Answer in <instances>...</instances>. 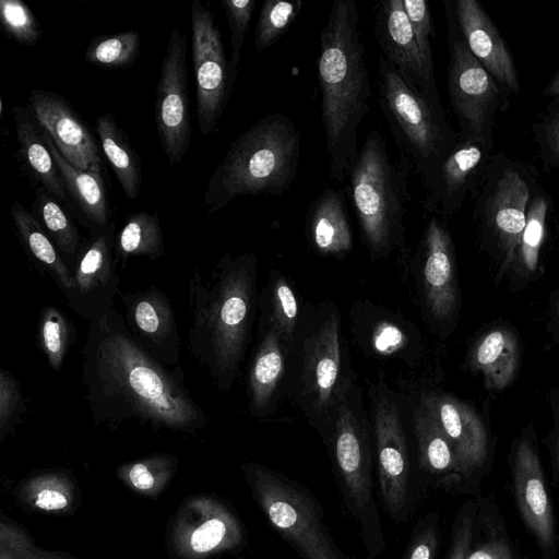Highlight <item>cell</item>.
Returning <instances> with one entry per match:
<instances>
[{"mask_svg":"<svg viewBox=\"0 0 559 559\" xmlns=\"http://www.w3.org/2000/svg\"><path fill=\"white\" fill-rule=\"evenodd\" d=\"M81 372L96 426L115 428L138 420L155 430L193 432L206 424L183 369L162 364L140 346L115 308L88 324Z\"/></svg>","mask_w":559,"mask_h":559,"instance_id":"1","label":"cell"},{"mask_svg":"<svg viewBox=\"0 0 559 559\" xmlns=\"http://www.w3.org/2000/svg\"><path fill=\"white\" fill-rule=\"evenodd\" d=\"M257 277L253 252H226L207 278L195 266L188 282L189 349L222 393L236 382L251 338Z\"/></svg>","mask_w":559,"mask_h":559,"instance_id":"2","label":"cell"},{"mask_svg":"<svg viewBox=\"0 0 559 559\" xmlns=\"http://www.w3.org/2000/svg\"><path fill=\"white\" fill-rule=\"evenodd\" d=\"M355 0H335L320 33L317 60L328 177L344 183L358 153V130L371 109V85Z\"/></svg>","mask_w":559,"mask_h":559,"instance_id":"3","label":"cell"},{"mask_svg":"<svg viewBox=\"0 0 559 559\" xmlns=\"http://www.w3.org/2000/svg\"><path fill=\"white\" fill-rule=\"evenodd\" d=\"M300 158L294 121L267 114L241 132L212 173L203 198L207 214L242 195L281 197L293 186Z\"/></svg>","mask_w":559,"mask_h":559,"instance_id":"4","label":"cell"},{"mask_svg":"<svg viewBox=\"0 0 559 559\" xmlns=\"http://www.w3.org/2000/svg\"><path fill=\"white\" fill-rule=\"evenodd\" d=\"M378 99L407 175L421 182L427 212L436 210L441 166L455 146L443 115L419 96L397 71L380 56Z\"/></svg>","mask_w":559,"mask_h":559,"instance_id":"5","label":"cell"},{"mask_svg":"<svg viewBox=\"0 0 559 559\" xmlns=\"http://www.w3.org/2000/svg\"><path fill=\"white\" fill-rule=\"evenodd\" d=\"M407 173L379 130L368 132L348 173V197L372 259L405 251L404 218L411 201Z\"/></svg>","mask_w":559,"mask_h":559,"instance_id":"6","label":"cell"},{"mask_svg":"<svg viewBox=\"0 0 559 559\" xmlns=\"http://www.w3.org/2000/svg\"><path fill=\"white\" fill-rule=\"evenodd\" d=\"M356 389L352 383L342 391L332 420L320 436L345 508L357 524L366 558L377 559L386 542L374 496L370 436Z\"/></svg>","mask_w":559,"mask_h":559,"instance_id":"7","label":"cell"},{"mask_svg":"<svg viewBox=\"0 0 559 559\" xmlns=\"http://www.w3.org/2000/svg\"><path fill=\"white\" fill-rule=\"evenodd\" d=\"M340 319L334 304H320L299 322L292 345L297 352L294 395L320 435L332 420L340 394L353 383L346 372Z\"/></svg>","mask_w":559,"mask_h":559,"instance_id":"8","label":"cell"},{"mask_svg":"<svg viewBox=\"0 0 559 559\" xmlns=\"http://www.w3.org/2000/svg\"><path fill=\"white\" fill-rule=\"evenodd\" d=\"M254 497L277 535L301 559H348L331 534L317 497L304 484L272 467H246Z\"/></svg>","mask_w":559,"mask_h":559,"instance_id":"9","label":"cell"},{"mask_svg":"<svg viewBox=\"0 0 559 559\" xmlns=\"http://www.w3.org/2000/svg\"><path fill=\"white\" fill-rule=\"evenodd\" d=\"M445 4L450 50L447 74L449 98L463 140L488 141L499 105V88L492 76L467 48L450 2Z\"/></svg>","mask_w":559,"mask_h":559,"instance_id":"10","label":"cell"},{"mask_svg":"<svg viewBox=\"0 0 559 559\" xmlns=\"http://www.w3.org/2000/svg\"><path fill=\"white\" fill-rule=\"evenodd\" d=\"M509 467L510 492L524 527L534 539L542 559H556L559 550L557 522L532 430L523 431L515 439Z\"/></svg>","mask_w":559,"mask_h":559,"instance_id":"11","label":"cell"},{"mask_svg":"<svg viewBox=\"0 0 559 559\" xmlns=\"http://www.w3.org/2000/svg\"><path fill=\"white\" fill-rule=\"evenodd\" d=\"M379 495L385 514L396 524L411 515L409 457L399 406L386 391L374 389L371 403Z\"/></svg>","mask_w":559,"mask_h":559,"instance_id":"12","label":"cell"},{"mask_svg":"<svg viewBox=\"0 0 559 559\" xmlns=\"http://www.w3.org/2000/svg\"><path fill=\"white\" fill-rule=\"evenodd\" d=\"M191 33L197 119L201 133L207 136L216 129L235 83L214 14L200 0L191 5Z\"/></svg>","mask_w":559,"mask_h":559,"instance_id":"13","label":"cell"},{"mask_svg":"<svg viewBox=\"0 0 559 559\" xmlns=\"http://www.w3.org/2000/svg\"><path fill=\"white\" fill-rule=\"evenodd\" d=\"M187 39L171 28L156 86L155 122L163 151L171 166L186 156L191 139L188 97Z\"/></svg>","mask_w":559,"mask_h":559,"instance_id":"14","label":"cell"},{"mask_svg":"<svg viewBox=\"0 0 559 559\" xmlns=\"http://www.w3.org/2000/svg\"><path fill=\"white\" fill-rule=\"evenodd\" d=\"M115 225L94 229L81 243L72 265V287L64 297L69 307L90 323L114 308L120 277L115 255Z\"/></svg>","mask_w":559,"mask_h":559,"instance_id":"15","label":"cell"},{"mask_svg":"<svg viewBox=\"0 0 559 559\" xmlns=\"http://www.w3.org/2000/svg\"><path fill=\"white\" fill-rule=\"evenodd\" d=\"M420 405L432 415L451 442L469 497L480 496L491 462L490 439L483 420L469 405L449 394L428 393L421 397Z\"/></svg>","mask_w":559,"mask_h":559,"instance_id":"16","label":"cell"},{"mask_svg":"<svg viewBox=\"0 0 559 559\" xmlns=\"http://www.w3.org/2000/svg\"><path fill=\"white\" fill-rule=\"evenodd\" d=\"M374 37L383 57L403 80L431 107L443 115L436 78L421 58L403 0H385L374 8ZM444 116V115H443Z\"/></svg>","mask_w":559,"mask_h":559,"instance_id":"17","label":"cell"},{"mask_svg":"<svg viewBox=\"0 0 559 559\" xmlns=\"http://www.w3.org/2000/svg\"><path fill=\"white\" fill-rule=\"evenodd\" d=\"M118 293L124 307L126 325L135 342L162 364L178 366L181 343L168 296L155 285Z\"/></svg>","mask_w":559,"mask_h":559,"instance_id":"18","label":"cell"},{"mask_svg":"<svg viewBox=\"0 0 559 559\" xmlns=\"http://www.w3.org/2000/svg\"><path fill=\"white\" fill-rule=\"evenodd\" d=\"M479 201L483 227L493 240L504 270L516 259L526 224L528 186L513 168H504Z\"/></svg>","mask_w":559,"mask_h":559,"instance_id":"19","label":"cell"},{"mask_svg":"<svg viewBox=\"0 0 559 559\" xmlns=\"http://www.w3.org/2000/svg\"><path fill=\"white\" fill-rule=\"evenodd\" d=\"M28 102L40 128L72 166L102 174L103 164L96 141L64 97L55 92L33 88Z\"/></svg>","mask_w":559,"mask_h":559,"instance_id":"20","label":"cell"},{"mask_svg":"<svg viewBox=\"0 0 559 559\" xmlns=\"http://www.w3.org/2000/svg\"><path fill=\"white\" fill-rule=\"evenodd\" d=\"M423 286L426 307L433 319L450 320L459 307L452 239L443 221L429 217L420 242Z\"/></svg>","mask_w":559,"mask_h":559,"instance_id":"21","label":"cell"},{"mask_svg":"<svg viewBox=\"0 0 559 559\" xmlns=\"http://www.w3.org/2000/svg\"><path fill=\"white\" fill-rule=\"evenodd\" d=\"M460 33L484 69L503 87L520 92L516 67L500 33L476 0H455L450 3Z\"/></svg>","mask_w":559,"mask_h":559,"instance_id":"22","label":"cell"},{"mask_svg":"<svg viewBox=\"0 0 559 559\" xmlns=\"http://www.w3.org/2000/svg\"><path fill=\"white\" fill-rule=\"evenodd\" d=\"M414 431L418 465L431 485L440 490L469 497L455 451L432 415L421 405L415 413Z\"/></svg>","mask_w":559,"mask_h":559,"instance_id":"23","label":"cell"},{"mask_svg":"<svg viewBox=\"0 0 559 559\" xmlns=\"http://www.w3.org/2000/svg\"><path fill=\"white\" fill-rule=\"evenodd\" d=\"M259 336L248 367L247 396L250 414L262 418L271 411L285 376L288 349L278 331L270 324L260 323Z\"/></svg>","mask_w":559,"mask_h":559,"instance_id":"24","label":"cell"},{"mask_svg":"<svg viewBox=\"0 0 559 559\" xmlns=\"http://www.w3.org/2000/svg\"><path fill=\"white\" fill-rule=\"evenodd\" d=\"M306 236L310 248L321 255L342 257L352 250L347 203L340 190L326 187L310 204Z\"/></svg>","mask_w":559,"mask_h":559,"instance_id":"25","label":"cell"},{"mask_svg":"<svg viewBox=\"0 0 559 559\" xmlns=\"http://www.w3.org/2000/svg\"><path fill=\"white\" fill-rule=\"evenodd\" d=\"M489 142L467 139L456 143L444 159L439 179L436 210L443 218L456 212L485 162Z\"/></svg>","mask_w":559,"mask_h":559,"instance_id":"26","label":"cell"},{"mask_svg":"<svg viewBox=\"0 0 559 559\" xmlns=\"http://www.w3.org/2000/svg\"><path fill=\"white\" fill-rule=\"evenodd\" d=\"M467 559H530L512 537L493 493L476 497Z\"/></svg>","mask_w":559,"mask_h":559,"instance_id":"27","label":"cell"},{"mask_svg":"<svg viewBox=\"0 0 559 559\" xmlns=\"http://www.w3.org/2000/svg\"><path fill=\"white\" fill-rule=\"evenodd\" d=\"M20 155L32 176L52 195L67 198L63 180L45 141L44 131L31 107L14 106L11 110Z\"/></svg>","mask_w":559,"mask_h":559,"instance_id":"28","label":"cell"},{"mask_svg":"<svg viewBox=\"0 0 559 559\" xmlns=\"http://www.w3.org/2000/svg\"><path fill=\"white\" fill-rule=\"evenodd\" d=\"M44 136L61 175L64 188L92 225L91 231L109 225L110 207L108 191L102 174L82 170L72 166L61 155L51 138L45 131Z\"/></svg>","mask_w":559,"mask_h":559,"instance_id":"29","label":"cell"},{"mask_svg":"<svg viewBox=\"0 0 559 559\" xmlns=\"http://www.w3.org/2000/svg\"><path fill=\"white\" fill-rule=\"evenodd\" d=\"M471 365L483 374L487 389H506L513 381L519 366V344L514 333L507 328L485 333L473 347Z\"/></svg>","mask_w":559,"mask_h":559,"instance_id":"30","label":"cell"},{"mask_svg":"<svg viewBox=\"0 0 559 559\" xmlns=\"http://www.w3.org/2000/svg\"><path fill=\"white\" fill-rule=\"evenodd\" d=\"M17 237L26 253L53 280L66 297L72 287V270L35 216L21 203L11 205Z\"/></svg>","mask_w":559,"mask_h":559,"instance_id":"31","label":"cell"},{"mask_svg":"<svg viewBox=\"0 0 559 559\" xmlns=\"http://www.w3.org/2000/svg\"><path fill=\"white\" fill-rule=\"evenodd\" d=\"M95 130L124 195L134 200L141 190L142 168L129 138L108 111L97 117Z\"/></svg>","mask_w":559,"mask_h":559,"instance_id":"32","label":"cell"},{"mask_svg":"<svg viewBox=\"0 0 559 559\" xmlns=\"http://www.w3.org/2000/svg\"><path fill=\"white\" fill-rule=\"evenodd\" d=\"M259 301L260 323L276 329L289 353L300 316L296 294L286 277L273 270Z\"/></svg>","mask_w":559,"mask_h":559,"instance_id":"33","label":"cell"},{"mask_svg":"<svg viewBox=\"0 0 559 559\" xmlns=\"http://www.w3.org/2000/svg\"><path fill=\"white\" fill-rule=\"evenodd\" d=\"M164 254V236L157 212L130 214L115 238L118 263L124 265L132 257L156 260Z\"/></svg>","mask_w":559,"mask_h":559,"instance_id":"34","label":"cell"},{"mask_svg":"<svg viewBox=\"0 0 559 559\" xmlns=\"http://www.w3.org/2000/svg\"><path fill=\"white\" fill-rule=\"evenodd\" d=\"M32 214L50 237L72 270L81 247L80 233L64 209L46 189L38 188L32 203Z\"/></svg>","mask_w":559,"mask_h":559,"instance_id":"35","label":"cell"},{"mask_svg":"<svg viewBox=\"0 0 559 559\" xmlns=\"http://www.w3.org/2000/svg\"><path fill=\"white\" fill-rule=\"evenodd\" d=\"M76 340V329L68 316L53 305L43 307L38 317L36 343L50 369L59 372Z\"/></svg>","mask_w":559,"mask_h":559,"instance_id":"36","label":"cell"},{"mask_svg":"<svg viewBox=\"0 0 559 559\" xmlns=\"http://www.w3.org/2000/svg\"><path fill=\"white\" fill-rule=\"evenodd\" d=\"M141 35L136 31L103 35L92 39L85 50L87 63L107 69H124L136 60Z\"/></svg>","mask_w":559,"mask_h":559,"instance_id":"37","label":"cell"},{"mask_svg":"<svg viewBox=\"0 0 559 559\" xmlns=\"http://www.w3.org/2000/svg\"><path fill=\"white\" fill-rule=\"evenodd\" d=\"M300 0H267L259 13L254 50L262 52L273 46L294 24L302 10Z\"/></svg>","mask_w":559,"mask_h":559,"instance_id":"38","label":"cell"},{"mask_svg":"<svg viewBox=\"0 0 559 559\" xmlns=\"http://www.w3.org/2000/svg\"><path fill=\"white\" fill-rule=\"evenodd\" d=\"M547 211L548 203L545 198L537 195L530 200L526 224L515 259L525 275L533 274L537 269L545 234Z\"/></svg>","mask_w":559,"mask_h":559,"instance_id":"39","label":"cell"},{"mask_svg":"<svg viewBox=\"0 0 559 559\" xmlns=\"http://www.w3.org/2000/svg\"><path fill=\"white\" fill-rule=\"evenodd\" d=\"M0 23L3 31L21 45L34 46L41 38L38 20L21 0H0Z\"/></svg>","mask_w":559,"mask_h":559,"instance_id":"40","label":"cell"},{"mask_svg":"<svg viewBox=\"0 0 559 559\" xmlns=\"http://www.w3.org/2000/svg\"><path fill=\"white\" fill-rule=\"evenodd\" d=\"M440 542V516L437 512H430L413 526L400 559H436Z\"/></svg>","mask_w":559,"mask_h":559,"instance_id":"41","label":"cell"},{"mask_svg":"<svg viewBox=\"0 0 559 559\" xmlns=\"http://www.w3.org/2000/svg\"><path fill=\"white\" fill-rule=\"evenodd\" d=\"M255 4L254 0H222L230 28L231 58L229 69L234 83L238 72L246 33L249 29Z\"/></svg>","mask_w":559,"mask_h":559,"instance_id":"42","label":"cell"},{"mask_svg":"<svg viewBox=\"0 0 559 559\" xmlns=\"http://www.w3.org/2000/svg\"><path fill=\"white\" fill-rule=\"evenodd\" d=\"M25 399L20 381L10 370L0 369V436L14 430L25 414Z\"/></svg>","mask_w":559,"mask_h":559,"instance_id":"43","label":"cell"},{"mask_svg":"<svg viewBox=\"0 0 559 559\" xmlns=\"http://www.w3.org/2000/svg\"><path fill=\"white\" fill-rule=\"evenodd\" d=\"M404 8L428 73L435 76V64L431 47L433 21L429 3L425 0H403Z\"/></svg>","mask_w":559,"mask_h":559,"instance_id":"44","label":"cell"},{"mask_svg":"<svg viewBox=\"0 0 559 559\" xmlns=\"http://www.w3.org/2000/svg\"><path fill=\"white\" fill-rule=\"evenodd\" d=\"M476 506V497H468L457 507L445 559H467Z\"/></svg>","mask_w":559,"mask_h":559,"instance_id":"45","label":"cell"},{"mask_svg":"<svg viewBox=\"0 0 559 559\" xmlns=\"http://www.w3.org/2000/svg\"><path fill=\"white\" fill-rule=\"evenodd\" d=\"M407 344L406 333L394 322L384 320L376 323L370 336V345L379 355L401 353Z\"/></svg>","mask_w":559,"mask_h":559,"instance_id":"46","label":"cell"},{"mask_svg":"<svg viewBox=\"0 0 559 559\" xmlns=\"http://www.w3.org/2000/svg\"><path fill=\"white\" fill-rule=\"evenodd\" d=\"M229 535L228 523L213 518L205 521L191 535L190 544L197 552H207L219 546Z\"/></svg>","mask_w":559,"mask_h":559,"instance_id":"47","label":"cell"},{"mask_svg":"<svg viewBox=\"0 0 559 559\" xmlns=\"http://www.w3.org/2000/svg\"><path fill=\"white\" fill-rule=\"evenodd\" d=\"M539 143L545 159L550 164L559 165V108L549 114L543 121L539 130Z\"/></svg>","mask_w":559,"mask_h":559,"instance_id":"48","label":"cell"},{"mask_svg":"<svg viewBox=\"0 0 559 559\" xmlns=\"http://www.w3.org/2000/svg\"><path fill=\"white\" fill-rule=\"evenodd\" d=\"M129 478L132 485L141 490L151 489L155 483V478L147 464L142 462L135 463L130 467Z\"/></svg>","mask_w":559,"mask_h":559,"instance_id":"49","label":"cell"},{"mask_svg":"<svg viewBox=\"0 0 559 559\" xmlns=\"http://www.w3.org/2000/svg\"><path fill=\"white\" fill-rule=\"evenodd\" d=\"M68 503L67 498L59 491L44 489L38 492L35 504L44 510H60Z\"/></svg>","mask_w":559,"mask_h":559,"instance_id":"50","label":"cell"},{"mask_svg":"<svg viewBox=\"0 0 559 559\" xmlns=\"http://www.w3.org/2000/svg\"><path fill=\"white\" fill-rule=\"evenodd\" d=\"M552 463H554V476L556 486L559 488V409L558 419L556 423L555 438L552 444Z\"/></svg>","mask_w":559,"mask_h":559,"instance_id":"51","label":"cell"},{"mask_svg":"<svg viewBox=\"0 0 559 559\" xmlns=\"http://www.w3.org/2000/svg\"><path fill=\"white\" fill-rule=\"evenodd\" d=\"M543 93L547 96H559V71L552 76Z\"/></svg>","mask_w":559,"mask_h":559,"instance_id":"52","label":"cell"},{"mask_svg":"<svg viewBox=\"0 0 559 559\" xmlns=\"http://www.w3.org/2000/svg\"><path fill=\"white\" fill-rule=\"evenodd\" d=\"M557 314H558V320H559V299L557 301Z\"/></svg>","mask_w":559,"mask_h":559,"instance_id":"53","label":"cell"}]
</instances>
